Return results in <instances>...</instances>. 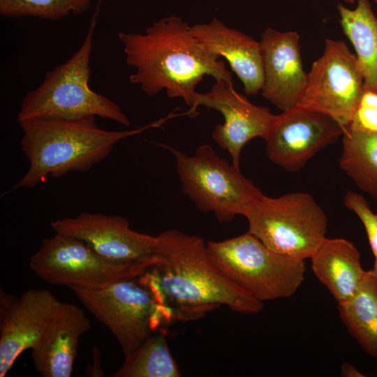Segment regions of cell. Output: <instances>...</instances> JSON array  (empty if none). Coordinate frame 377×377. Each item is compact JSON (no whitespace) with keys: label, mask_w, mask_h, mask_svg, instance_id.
<instances>
[{"label":"cell","mask_w":377,"mask_h":377,"mask_svg":"<svg viewBox=\"0 0 377 377\" xmlns=\"http://www.w3.org/2000/svg\"><path fill=\"white\" fill-rule=\"evenodd\" d=\"M94 364L87 369V373L91 376H103V371L100 367V351L98 348L93 349Z\"/></svg>","instance_id":"484cf974"},{"label":"cell","mask_w":377,"mask_h":377,"mask_svg":"<svg viewBox=\"0 0 377 377\" xmlns=\"http://www.w3.org/2000/svg\"><path fill=\"white\" fill-rule=\"evenodd\" d=\"M172 113L140 128L109 131L100 128L96 117L78 119H40L19 123L22 151L29 162L25 174L12 191L33 188L49 178L71 172H86L105 159L115 145L150 128L159 127Z\"/></svg>","instance_id":"3957f363"},{"label":"cell","mask_w":377,"mask_h":377,"mask_svg":"<svg viewBox=\"0 0 377 377\" xmlns=\"http://www.w3.org/2000/svg\"><path fill=\"white\" fill-rule=\"evenodd\" d=\"M91 323L77 306L62 303L31 348L36 370L44 377H70L80 337Z\"/></svg>","instance_id":"2e32d148"},{"label":"cell","mask_w":377,"mask_h":377,"mask_svg":"<svg viewBox=\"0 0 377 377\" xmlns=\"http://www.w3.org/2000/svg\"><path fill=\"white\" fill-rule=\"evenodd\" d=\"M61 302L47 289H29L20 297L0 291V377L31 349Z\"/></svg>","instance_id":"5bb4252c"},{"label":"cell","mask_w":377,"mask_h":377,"mask_svg":"<svg viewBox=\"0 0 377 377\" xmlns=\"http://www.w3.org/2000/svg\"><path fill=\"white\" fill-rule=\"evenodd\" d=\"M341 375L346 377L364 376L358 369L348 362H344L341 366Z\"/></svg>","instance_id":"4316f807"},{"label":"cell","mask_w":377,"mask_h":377,"mask_svg":"<svg viewBox=\"0 0 377 377\" xmlns=\"http://www.w3.org/2000/svg\"><path fill=\"white\" fill-rule=\"evenodd\" d=\"M343 32L352 43L364 89L377 93V17L369 0H357L354 9L337 4Z\"/></svg>","instance_id":"d6986e66"},{"label":"cell","mask_w":377,"mask_h":377,"mask_svg":"<svg viewBox=\"0 0 377 377\" xmlns=\"http://www.w3.org/2000/svg\"><path fill=\"white\" fill-rule=\"evenodd\" d=\"M306 88L298 105L349 125L364 91V80L355 54L343 40L327 38L322 55L312 64Z\"/></svg>","instance_id":"30bf717a"},{"label":"cell","mask_w":377,"mask_h":377,"mask_svg":"<svg viewBox=\"0 0 377 377\" xmlns=\"http://www.w3.org/2000/svg\"><path fill=\"white\" fill-rule=\"evenodd\" d=\"M310 259L315 276L338 304L355 294L366 272L356 246L343 238L325 237Z\"/></svg>","instance_id":"ac0fdd59"},{"label":"cell","mask_w":377,"mask_h":377,"mask_svg":"<svg viewBox=\"0 0 377 377\" xmlns=\"http://www.w3.org/2000/svg\"><path fill=\"white\" fill-rule=\"evenodd\" d=\"M29 267L45 281L55 286L101 289L116 281L136 278L149 269L113 262L77 237L55 233L42 240Z\"/></svg>","instance_id":"9c48e42d"},{"label":"cell","mask_w":377,"mask_h":377,"mask_svg":"<svg viewBox=\"0 0 377 377\" xmlns=\"http://www.w3.org/2000/svg\"><path fill=\"white\" fill-rule=\"evenodd\" d=\"M344 2L347 3H354L355 1V0H342Z\"/></svg>","instance_id":"f1b7e54d"},{"label":"cell","mask_w":377,"mask_h":377,"mask_svg":"<svg viewBox=\"0 0 377 377\" xmlns=\"http://www.w3.org/2000/svg\"><path fill=\"white\" fill-rule=\"evenodd\" d=\"M114 377H180L164 335H149L125 360Z\"/></svg>","instance_id":"7402d4cb"},{"label":"cell","mask_w":377,"mask_h":377,"mask_svg":"<svg viewBox=\"0 0 377 377\" xmlns=\"http://www.w3.org/2000/svg\"><path fill=\"white\" fill-rule=\"evenodd\" d=\"M343 134V129L332 117L297 105L277 114L264 140L271 161L288 171L297 172Z\"/></svg>","instance_id":"7c38bea8"},{"label":"cell","mask_w":377,"mask_h":377,"mask_svg":"<svg viewBox=\"0 0 377 377\" xmlns=\"http://www.w3.org/2000/svg\"><path fill=\"white\" fill-rule=\"evenodd\" d=\"M118 38L127 64L134 69L130 82L149 96L164 90L169 98L183 99L190 117L198 114L196 87L205 75L232 82L225 63L202 47L179 16L161 18L142 34L120 31Z\"/></svg>","instance_id":"6da1fadb"},{"label":"cell","mask_w":377,"mask_h":377,"mask_svg":"<svg viewBox=\"0 0 377 377\" xmlns=\"http://www.w3.org/2000/svg\"><path fill=\"white\" fill-rule=\"evenodd\" d=\"M339 167L377 203V132L346 130Z\"/></svg>","instance_id":"44dd1931"},{"label":"cell","mask_w":377,"mask_h":377,"mask_svg":"<svg viewBox=\"0 0 377 377\" xmlns=\"http://www.w3.org/2000/svg\"><path fill=\"white\" fill-rule=\"evenodd\" d=\"M156 265L149 269L174 319L199 318L221 306L241 313L263 302L230 280L212 262L200 237L170 229L157 235Z\"/></svg>","instance_id":"7a4b0ae2"},{"label":"cell","mask_w":377,"mask_h":377,"mask_svg":"<svg viewBox=\"0 0 377 377\" xmlns=\"http://www.w3.org/2000/svg\"><path fill=\"white\" fill-rule=\"evenodd\" d=\"M214 264L258 300L291 297L304 279V260L278 253L251 233L207 243Z\"/></svg>","instance_id":"5b68a950"},{"label":"cell","mask_w":377,"mask_h":377,"mask_svg":"<svg viewBox=\"0 0 377 377\" xmlns=\"http://www.w3.org/2000/svg\"><path fill=\"white\" fill-rule=\"evenodd\" d=\"M138 278L122 279L101 289L68 287L110 330L124 356L136 349L163 321L165 322L153 293Z\"/></svg>","instance_id":"ba28073f"},{"label":"cell","mask_w":377,"mask_h":377,"mask_svg":"<svg viewBox=\"0 0 377 377\" xmlns=\"http://www.w3.org/2000/svg\"><path fill=\"white\" fill-rule=\"evenodd\" d=\"M161 146L175 157L183 192L200 211L213 213L221 223L245 216L264 195L239 168L219 156L209 144L200 145L191 156L167 145Z\"/></svg>","instance_id":"8992f818"},{"label":"cell","mask_w":377,"mask_h":377,"mask_svg":"<svg viewBox=\"0 0 377 377\" xmlns=\"http://www.w3.org/2000/svg\"><path fill=\"white\" fill-rule=\"evenodd\" d=\"M374 1H375L376 3H377V0H374Z\"/></svg>","instance_id":"f546056e"},{"label":"cell","mask_w":377,"mask_h":377,"mask_svg":"<svg viewBox=\"0 0 377 377\" xmlns=\"http://www.w3.org/2000/svg\"><path fill=\"white\" fill-rule=\"evenodd\" d=\"M259 42L264 68L262 96L282 111L298 105L308 80L303 68L299 34L295 31L267 28Z\"/></svg>","instance_id":"9a60e30c"},{"label":"cell","mask_w":377,"mask_h":377,"mask_svg":"<svg viewBox=\"0 0 377 377\" xmlns=\"http://www.w3.org/2000/svg\"><path fill=\"white\" fill-rule=\"evenodd\" d=\"M348 129L377 132L376 92L364 89L353 117L344 131Z\"/></svg>","instance_id":"d4e9b609"},{"label":"cell","mask_w":377,"mask_h":377,"mask_svg":"<svg viewBox=\"0 0 377 377\" xmlns=\"http://www.w3.org/2000/svg\"><path fill=\"white\" fill-rule=\"evenodd\" d=\"M199 106L215 110L223 116V124L214 127L212 137L229 153L232 164L237 168L245 145L255 138L265 139L277 116L268 108L251 103L235 89L233 82L226 80L216 81L206 93H198L195 107Z\"/></svg>","instance_id":"4fadbf2b"},{"label":"cell","mask_w":377,"mask_h":377,"mask_svg":"<svg viewBox=\"0 0 377 377\" xmlns=\"http://www.w3.org/2000/svg\"><path fill=\"white\" fill-rule=\"evenodd\" d=\"M191 30L204 50L227 60L246 94L256 95L261 91L264 68L259 41L228 27L216 17L191 26Z\"/></svg>","instance_id":"e0dca14e"},{"label":"cell","mask_w":377,"mask_h":377,"mask_svg":"<svg viewBox=\"0 0 377 377\" xmlns=\"http://www.w3.org/2000/svg\"><path fill=\"white\" fill-rule=\"evenodd\" d=\"M91 0H0V14L4 17L32 16L57 20L87 11Z\"/></svg>","instance_id":"603a6c76"},{"label":"cell","mask_w":377,"mask_h":377,"mask_svg":"<svg viewBox=\"0 0 377 377\" xmlns=\"http://www.w3.org/2000/svg\"><path fill=\"white\" fill-rule=\"evenodd\" d=\"M372 269L377 276V258H374V267Z\"/></svg>","instance_id":"83f0119b"},{"label":"cell","mask_w":377,"mask_h":377,"mask_svg":"<svg viewBox=\"0 0 377 377\" xmlns=\"http://www.w3.org/2000/svg\"><path fill=\"white\" fill-rule=\"evenodd\" d=\"M244 216L249 232L271 250L293 258H310L326 237V214L307 193L263 195Z\"/></svg>","instance_id":"52a82bcc"},{"label":"cell","mask_w":377,"mask_h":377,"mask_svg":"<svg viewBox=\"0 0 377 377\" xmlns=\"http://www.w3.org/2000/svg\"><path fill=\"white\" fill-rule=\"evenodd\" d=\"M55 233L86 242L102 257L115 263L154 267L158 262L157 236L133 230L119 216L83 212L51 222Z\"/></svg>","instance_id":"8fae6325"},{"label":"cell","mask_w":377,"mask_h":377,"mask_svg":"<svg viewBox=\"0 0 377 377\" xmlns=\"http://www.w3.org/2000/svg\"><path fill=\"white\" fill-rule=\"evenodd\" d=\"M339 313L351 336L369 355L377 358V276L366 271L355 294L338 304Z\"/></svg>","instance_id":"ffe728a7"},{"label":"cell","mask_w":377,"mask_h":377,"mask_svg":"<svg viewBox=\"0 0 377 377\" xmlns=\"http://www.w3.org/2000/svg\"><path fill=\"white\" fill-rule=\"evenodd\" d=\"M101 0H98L87 33L79 49L64 64L48 71L41 84L23 98L17 121L40 119H78L98 117L124 126L131 124L121 108L89 84L90 59Z\"/></svg>","instance_id":"277c9868"},{"label":"cell","mask_w":377,"mask_h":377,"mask_svg":"<svg viewBox=\"0 0 377 377\" xmlns=\"http://www.w3.org/2000/svg\"><path fill=\"white\" fill-rule=\"evenodd\" d=\"M345 206L354 212L362 221L375 258H377V213H374L366 199L360 194L348 191L343 198Z\"/></svg>","instance_id":"cb8c5ba5"}]
</instances>
